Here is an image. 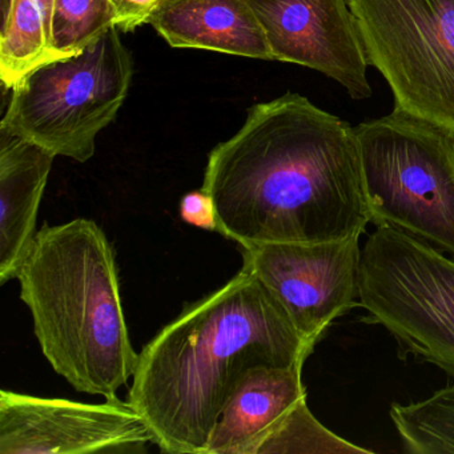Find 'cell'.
Listing matches in <instances>:
<instances>
[{"instance_id":"9a60e30c","label":"cell","mask_w":454,"mask_h":454,"mask_svg":"<svg viewBox=\"0 0 454 454\" xmlns=\"http://www.w3.org/2000/svg\"><path fill=\"white\" fill-rule=\"evenodd\" d=\"M390 421L408 454H454V382L411 403H393Z\"/></svg>"},{"instance_id":"ba28073f","label":"cell","mask_w":454,"mask_h":454,"mask_svg":"<svg viewBox=\"0 0 454 454\" xmlns=\"http://www.w3.org/2000/svg\"><path fill=\"white\" fill-rule=\"evenodd\" d=\"M243 268L262 284L297 333L315 348L329 326L358 307L360 238L240 248Z\"/></svg>"},{"instance_id":"5b68a950","label":"cell","mask_w":454,"mask_h":454,"mask_svg":"<svg viewBox=\"0 0 454 454\" xmlns=\"http://www.w3.org/2000/svg\"><path fill=\"white\" fill-rule=\"evenodd\" d=\"M119 31L115 26L79 54L46 63L18 82L0 132L54 156L89 161L134 76V60Z\"/></svg>"},{"instance_id":"ffe728a7","label":"cell","mask_w":454,"mask_h":454,"mask_svg":"<svg viewBox=\"0 0 454 454\" xmlns=\"http://www.w3.org/2000/svg\"><path fill=\"white\" fill-rule=\"evenodd\" d=\"M42 12H43L44 20H46L47 28H49L50 35H51V15L52 7H54V0H36Z\"/></svg>"},{"instance_id":"7c38bea8","label":"cell","mask_w":454,"mask_h":454,"mask_svg":"<svg viewBox=\"0 0 454 454\" xmlns=\"http://www.w3.org/2000/svg\"><path fill=\"white\" fill-rule=\"evenodd\" d=\"M0 134V286H4L17 278L35 240L39 208L57 156Z\"/></svg>"},{"instance_id":"30bf717a","label":"cell","mask_w":454,"mask_h":454,"mask_svg":"<svg viewBox=\"0 0 454 454\" xmlns=\"http://www.w3.org/2000/svg\"><path fill=\"white\" fill-rule=\"evenodd\" d=\"M273 59L323 74L352 99L372 97L369 63L348 0H246Z\"/></svg>"},{"instance_id":"8992f818","label":"cell","mask_w":454,"mask_h":454,"mask_svg":"<svg viewBox=\"0 0 454 454\" xmlns=\"http://www.w3.org/2000/svg\"><path fill=\"white\" fill-rule=\"evenodd\" d=\"M358 307L382 326L397 356L432 364L454 380V259L395 228L380 227L361 248Z\"/></svg>"},{"instance_id":"9c48e42d","label":"cell","mask_w":454,"mask_h":454,"mask_svg":"<svg viewBox=\"0 0 454 454\" xmlns=\"http://www.w3.org/2000/svg\"><path fill=\"white\" fill-rule=\"evenodd\" d=\"M153 433L129 401L0 392V454L145 453Z\"/></svg>"},{"instance_id":"5bb4252c","label":"cell","mask_w":454,"mask_h":454,"mask_svg":"<svg viewBox=\"0 0 454 454\" xmlns=\"http://www.w3.org/2000/svg\"><path fill=\"white\" fill-rule=\"evenodd\" d=\"M59 59L50 46V33L36 0H9L0 34V78L7 90L31 71Z\"/></svg>"},{"instance_id":"3957f363","label":"cell","mask_w":454,"mask_h":454,"mask_svg":"<svg viewBox=\"0 0 454 454\" xmlns=\"http://www.w3.org/2000/svg\"><path fill=\"white\" fill-rule=\"evenodd\" d=\"M20 300L55 372L75 390L116 398L139 363L121 304L115 249L90 219L44 224L17 273Z\"/></svg>"},{"instance_id":"8fae6325","label":"cell","mask_w":454,"mask_h":454,"mask_svg":"<svg viewBox=\"0 0 454 454\" xmlns=\"http://www.w3.org/2000/svg\"><path fill=\"white\" fill-rule=\"evenodd\" d=\"M147 23L174 49L275 60L246 0H159Z\"/></svg>"},{"instance_id":"4fadbf2b","label":"cell","mask_w":454,"mask_h":454,"mask_svg":"<svg viewBox=\"0 0 454 454\" xmlns=\"http://www.w3.org/2000/svg\"><path fill=\"white\" fill-rule=\"evenodd\" d=\"M304 364L249 369L223 409L206 454H247L297 403L307 400Z\"/></svg>"},{"instance_id":"52a82bcc","label":"cell","mask_w":454,"mask_h":454,"mask_svg":"<svg viewBox=\"0 0 454 454\" xmlns=\"http://www.w3.org/2000/svg\"><path fill=\"white\" fill-rule=\"evenodd\" d=\"M395 110L454 134V0H348Z\"/></svg>"},{"instance_id":"d6986e66","label":"cell","mask_w":454,"mask_h":454,"mask_svg":"<svg viewBox=\"0 0 454 454\" xmlns=\"http://www.w3.org/2000/svg\"><path fill=\"white\" fill-rule=\"evenodd\" d=\"M118 12V28L131 33L148 22L159 0H111Z\"/></svg>"},{"instance_id":"6da1fadb","label":"cell","mask_w":454,"mask_h":454,"mask_svg":"<svg viewBox=\"0 0 454 454\" xmlns=\"http://www.w3.org/2000/svg\"><path fill=\"white\" fill-rule=\"evenodd\" d=\"M201 188L240 248L361 238L371 224L355 127L294 92L249 108L209 153Z\"/></svg>"},{"instance_id":"e0dca14e","label":"cell","mask_w":454,"mask_h":454,"mask_svg":"<svg viewBox=\"0 0 454 454\" xmlns=\"http://www.w3.org/2000/svg\"><path fill=\"white\" fill-rule=\"evenodd\" d=\"M115 26L118 12L111 0H54L50 46L59 59L73 57Z\"/></svg>"},{"instance_id":"2e32d148","label":"cell","mask_w":454,"mask_h":454,"mask_svg":"<svg viewBox=\"0 0 454 454\" xmlns=\"http://www.w3.org/2000/svg\"><path fill=\"white\" fill-rule=\"evenodd\" d=\"M272 453L366 454L373 451L349 442L324 427L313 416L307 400H302L247 451V454Z\"/></svg>"},{"instance_id":"ac0fdd59","label":"cell","mask_w":454,"mask_h":454,"mask_svg":"<svg viewBox=\"0 0 454 454\" xmlns=\"http://www.w3.org/2000/svg\"><path fill=\"white\" fill-rule=\"evenodd\" d=\"M179 215L183 222L200 230L217 232V215L214 200L207 191L185 193L180 200Z\"/></svg>"},{"instance_id":"277c9868","label":"cell","mask_w":454,"mask_h":454,"mask_svg":"<svg viewBox=\"0 0 454 454\" xmlns=\"http://www.w3.org/2000/svg\"><path fill=\"white\" fill-rule=\"evenodd\" d=\"M355 129L371 224L454 259L453 132L395 108Z\"/></svg>"},{"instance_id":"7a4b0ae2","label":"cell","mask_w":454,"mask_h":454,"mask_svg":"<svg viewBox=\"0 0 454 454\" xmlns=\"http://www.w3.org/2000/svg\"><path fill=\"white\" fill-rule=\"evenodd\" d=\"M313 350L241 267L145 345L129 403L164 453L206 454L223 409L249 369L305 363Z\"/></svg>"}]
</instances>
